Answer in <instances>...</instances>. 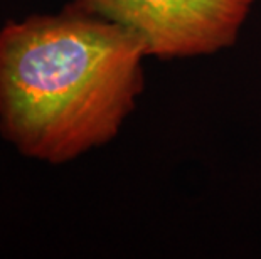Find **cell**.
<instances>
[{
	"label": "cell",
	"mask_w": 261,
	"mask_h": 259,
	"mask_svg": "<svg viewBox=\"0 0 261 259\" xmlns=\"http://www.w3.org/2000/svg\"><path fill=\"white\" fill-rule=\"evenodd\" d=\"M256 0H73L143 42L148 57L209 56L231 47Z\"/></svg>",
	"instance_id": "cell-2"
},
{
	"label": "cell",
	"mask_w": 261,
	"mask_h": 259,
	"mask_svg": "<svg viewBox=\"0 0 261 259\" xmlns=\"http://www.w3.org/2000/svg\"><path fill=\"white\" fill-rule=\"evenodd\" d=\"M147 49L71 2L0 27V135L61 165L118 135L145 88Z\"/></svg>",
	"instance_id": "cell-1"
}]
</instances>
